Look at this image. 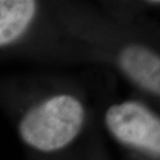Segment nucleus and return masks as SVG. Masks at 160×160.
<instances>
[{
    "mask_svg": "<svg viewBox=\"0 0 160 160\" xmlns=\"http://www.w3.org/2000/svg\"><path fill=\"white\" fill-rule=\"evenodd\" d=\"M119 63L129 77L152 94H160V59L154 51L129 45L121 51Z\"/></svg>",
    "mask_w": 160,
    "mask_h": 160,
    "instance_id": "3",
    "label": "nucleus"
},
{
    "mask_svg": "<svg viewBox=\"0 0 160 160\" xmlns=\"http://www.w3.org/2000/svg\"><path fill=\"white\" fill-rule=\"evenodd\" d=\"M105 125L120 142L159 157L160 121L146 105L136 101L111 105L105 112Z\"/></svg>",
    "mask_w": 160,
    "mask_h": 160,
    "instance_id": "2",
    "label": "nucleus"
},
{
    "mask_svg": "<svg viewBox=\"0 0 160 160\" xmlns=\"http://www.w3.org/2000/svg\"><path fill=\"white\" fill-rule=\"evenodd\" d=\"M84 108L76 97L60 94L30 108L19 124L23 142L42 152H54L70 145L84 122Z\"/></svg>",
    "mask_w": 160,
    "mask_h": 160,
    "instance_id": "1",
    "label": "nucleus"
},
{
    "mask_svg": "<svg viewBox=\"0 0 160 160\" xmlns=\"http://www.w3.org/2000/svg\"><path fill=\"white\" fill-rule=\"evenodd\" d=\"M37 8V2L30 0H0V47L23 36L36 17Z\"/></svg>",
    "mask_w": 160,
    "mask_h": 160,
    "instance_id": "4",
    "label": "nucleus"
}]
</instances>
